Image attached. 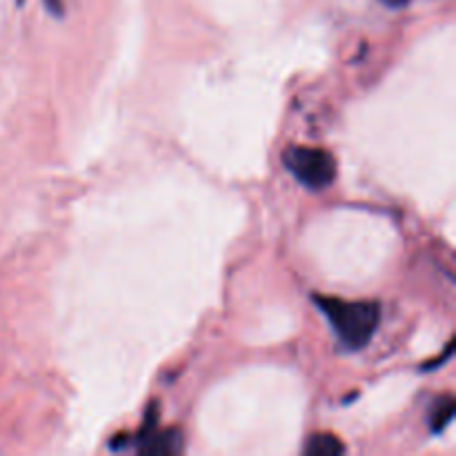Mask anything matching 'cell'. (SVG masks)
<instances>
[{
    "instance_id": "1",
    "label": "cell",
    "mask_w": 456,
    "mask_h": 456,
    "mask_svg": "<svg viewBox=\"0 0 456 456\" xmlns=\"http://www.w3.org/2000/svg\"><path fill=\"white\" fill-rule=\"evenodd\" d=\"M312 303L323 312L338 343L350 352L370 346L381 325V305L374 301H343L338 297L312 294Z\"/></svg>"
},
{
    "instance_id": "2",
    "label": "cell",
    "mask_w": 456,
    "mask_h": 456,
    "mask_svg": "<svg viewBox=\"0 0 456 456\" xmlns=\"http://www.w3.org/2000/svg\"><path fill=\"white\" fill-rule=\"evenodd\" d=\"M283 160L289 174L312 191L325 190L337 178V160L330 151L319 147H289Z\"/></svg>"
},
{
    "instance_id": "3",
    "label": "cell",
    "mask_w": 456,
    "mask_h": 456,
    "mask_svg": "<svg viewBox=\"0 0 456 456\" xmlns=\"http://www.w3.org/2000/svg\"><path fill=\"white\" fill-rule=\"evenodd\" d=\"M346 452V445L334 435H314L305 445L307 456H338Z\"/></svg>"
},
{
    "instance_id": "4",
    "label": "cell",
    "mask_w": 456,
    "mask_h": 456,
    "mask_svg": "<svg viewBox=\"0 0 456 456\" xmlns=\"http://www.w3.org/2000/svg\"><path fill=\"white\" fill-rule=\"evenodd\" d=\"M454 417V399L452 396H444V399L436 401L432 405V412H430V430L432 435H441L445 428L450 426Z\"/></svg>"
},
{
    "instance_id": "5",
    "label": "cell",
    "mask_w": 456,
    "mask_h": 456,
    "mask_svg": "<svg viewBox=\"0 0 456 456\" xmlns=\"http://www.w3.org/2000/svg\"><path fill=\"white\" fill-rule=\"evenodd\" d=\"M45 7H47V12L52 13V16H56V18H61L62 13H65L62 0H45Z\"/></svg>"
},
{
    "instance_id": "6",
    "label": "cell",
    "mask_w": 456,
    "mask_h": 456,
    "mask_svg": "<svg viewBox=\"0 0 456 456\" xmlns=\"http://www.w3.org/2000/svg\"><path fill=\"white\" fill-rule=\"evenodd\" d=\"M379 3L387 4V7H392V9H401V7H405V4H410V0H379Z\"/></svg>"
},
{
    "instance_id": "7",
    "label": "cell",
    "mask_w": 456,
    "mask_h": 456,
    "mask_svg": "<svg viewBox=\"0 0 456 456\" xmlns=\"http://www.w3.org/2000/svg\"><path fill=\"white\" fill-rule=\"evenodd\" d=\"M18 4H22V0H18Z\"/></svg>"
}]
</instances>
